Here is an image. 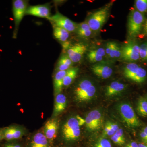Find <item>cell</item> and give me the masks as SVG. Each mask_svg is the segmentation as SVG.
Segmentation results:
<instances>
[{
	"label": "cell",
	"mask_w": 147,
	"mask_h": 147,
	"mask_svg": "<svg viewBox=\"0 0 147 147\" xmlns=\"http://www.w3.org/2000/svg\"><path fill=\"white\" fill-rule=\"evenodd\" d=\"M76 31L77 34L81 37L87 38L92 34V30L87 21L82 22L77 26Z\"/></svg>",
	"instance_id": "44dd1931"
},
{
	"label": "cell",
	"mask_w": 147,
	"mask_h": 147,
	"mask_svg": "<svg viewBox=\"0 0 147 147\" xmlns=\"http://www.w3.org/2000/svg\"><path fill=\"white\" fill-rule=\"evenodd\" d=\"M147 72L144 69L139 67L137 72L132 76L130 80L136 83H141L144 82L146 78Z\"/></svg>",
	"instance_id": "cb8c5ba5"
},
{
	"label": "cell",
	"mask_w": 147,
	"mask_h": 147,
	"mask_svg": "<svg viewBox=\"0 0 147 147\" xmlns=\"http://www.w3.org/2000/svg\"><path fill=\"white\" fill-rule=\"evenodd\" d=\"M140 137L143 143L147 144V135L143 130L140 132Z\"/></svg>",
	"instance_id": "8d00e7d4"
},
{
	"label": "cell",
	"mask_w": 147,
	"mask_h": 147,
	"mask_svg": "<svg viewBox=\"0 0 147 147\" xmlns=\"http://www.w3.org/2000/svg\"><path fill=\"white\" fill-rule=\"evenodd\" d=\"M137 110L139 115L143 117H147V100L141 97L138 100Z\"/></svg>",
	"instance_id": "d4e9b609"
},
{
	"label": "cell",
	"mask_w": 147,
	"mask_h": 147,
	"mask_svg": "<svg viewBox=\"0 0 147 147\" xmlns=\"http://www.w3.org/2000/svg\"><path fill=\"white\" fill-rule=\"evenodd\" d=\"M28 2L24 0H14L12 4V10L14 23H15V30L14 36H16L18 31L19 25L26 15V11L28 8Z\"/></svg>",
	"instance_id": "8992f818"
},
{
	"label": "cell",
	"mask_w": 147,
	"mask_h": 147,
	"mask_svg": "<svg viewBox=\"0 0 147 147\" xmlns=\"http://www.w3.org/2000/svg\"><path fill=\"white\" fill-rule=\"evenodd\" d=\"M55 104L53 114V118L57 116L65 110L67 106V98L62 94H59L55 96Z\"/></svg>",
	"instance_id": "5bb4252c"
},
{
	"label": "cell",
	"mask_w": 147,
	"mask_h": 147,
	"mask_svg": "<svg viewBox=\"0 0 147 147\" xmlns=\"http://www.w3.org/2000/svg\"><path fill=\"white\" fill-rule=\"evenodd\" d=\"M67 71H57L54 78V89L55 96L61 93L63 87V79Z\"/></svg>",
	"instance_id": "2e32d148"
},
{
	"label": "cell",
	"mask_w": 147,
	"mask_h": 147,
	"mask_svg": "<svg viewBox=\"0 0 147 147\" xmlns=\"http://www.w3.org/2000/svg\"><path fill=\"white\" fill-rule=\"evenodd\" d=\"M125 86L123 83L118 82L111 83L106 88V95L108 96L116 95L123 91Z\"/></svg>",
	"instance_id": "ac0fdd59"
},
{
	"label": "cell",
	"mask_w": 147,
	"mask_h": 147,
	"mask_svg": "<svg viewBox=\"0 0 147 147\" xmlns=\"http://www.w3.org/2000/svg\"><path fill=\"white\" fill-rule=\"evenodd\" d=\"M26 15L48 18L50 16V8L48 5H39L28 7Z\"/></svg>",
	"instance_id": "4fadbf2b"
},
{
	"label": "cell",
	"mask_w": 147,
	"mask_h": 147,
	"mask_svg": "<svg viewBox=\"0 0 147 147\" xmlns=\"http://www.w3.org/2000/svg\"><path fill=\"white\" fill-rule=\"evenodd\" d=\"M71 67L62 63H58L57 67V71H67L70 69Z\"/></svg>",
	"instance_id": "e575fe53"
},
{
	"label": "cell",
	"mask_w": 147,
	"mask_h": 147,
	"mask_svg": "<svg viewBox=\"0 0 147 147\" xmlns=\"http://www.w3.org/2000/svg\"><path fill=\"white\" fill-rule=\"evenodd\" d=\"M146 100H147V96L146 98Z\"/></svg>",
	"instance_id": "ee69618b"
},
{
	"label": "cell",
	"mask_w": 147,
	"mask_h": 147,
	"mask_svg": "<svg viewBox=\"0 0 147 147\" xmlns=\"http://www.w3.org/2000/svg\"><path fill=\"white\" fill-rule=\"evenodd\" d=\"M138 147H147V144L144 143L138 144Z\"/></svg>",
	"instance_id": "b9f144b4"
},
{
	"label": "cell",
	"mask_w": 147,
	"mask_h": 147,
	"mask_svg": "<svg viewBox=\"0 0 147 147\" xmlns=\"http://www.w3.org/2000/svg\"><path fill=\"white\" fill-rule=\"evenodd\" d=\"M59 128V121L56 118L47 121L43 127L42 131L43 134L53 146L57 136Z\"/></svg>",
	"instance_id": "30bf717a"
},
{
	"label": "cell",
	"mask_w": 147,
	"mask_h": 147,
	"mask_svg": "<svg viewBox=\"0 0 147 147\" xmlns=\"http://www.w3.org/2000/svg\"><path fill=\"white\" fill-rule=\"evenodd\" d=\"M134 7L135 9L140 13L147 12V0H136Z\"/></svg>",
	"instance_id": "4316f807"
},
{
	"label": "cell",
	"mask_w": 147,
	"mask_h": 147,
	"mask_svg": "<svg viewBox=\"0 0 147 147\" xmlns=\"http://www.w3.org/2000/svg\"><path fill=\"white\" fill-rule=\"evenodd\" d=\"M96 92V87L92 85L86 92L84 93V94L79 98L78 99V101L83 102V101H86L90 100L94 96Z\"/></svg>",
	"instance_id": "484cf974"
},
{
	"label": "cell",
	"mask_w": 147,
	"mask_h": 147,
	"mask_svg": "<svg viewBox=\"0 0 147 147\" xmlns=\"http://www.w3.org/2000/svg\"><path fill=\"white\" fill-rule=\"evenodd\" d=\"M85 124V120L79 116L68 119L62 127V137L67 143L74 142L81 135L80 127Z\"/></svg>",
	"instance_id": "6da1fadb"
},
{
	"label": "cell",
	"mask_w": 147,
	"mask_h": 147,
	"mask_svg": "<svg viewBox=\"0 0 147 147\" xmlns=\"http://www.w3.org/2000/svg\"><path fill=\"white\" fill-rule=\"evenodd\" d=\"M3 140V128H0V142Z\"/></svg>",
	"instance_id": "60d3db41"
},
{
	"label": "cell",
	"mask_w": 147,
	"mask_h": 147,
	"mask_svg": "<svg viewBox=\"0 0 147 147\" xmlns=\"http://www.w3.org/2000/svg\"><path fill=\"white\" fill-rule=\"evenodd\" d=\"M139 56L144 60H147V42H144L139 46Z\"/></svg>",
	"instance_id": "83f0119b"
},
{
	"label": "cell",
	"mask_w": 147,
	"mask_h": 147,
	"mask_svg": "<svg viewBox=\"0 0 147 147\" xmlns=\"http://www.w3.org/2000/svg\"><path fill=\"white\" fill-rule=\"evenodd\" d=\"M111 139L115 144L119 146H122L125 143V139H122L115 134L111 137Z\"/></svg>",
	"instance_id": "d6a6232c"
},
{
	"label": "cell",
	"mask_w": 147,
	"mask_h": 147,
	"mask_svg": "<svg viewBox=\"0 0 147 147\" xmlns=\"http://www.w3.org/2000/svg\"><path fill=\"white\" fill-rule=\"evenodd\" d=\"M111 5H108L92 13L87 22L92 31L100 30L106 22L109 15Z\"/></svg>",
	"instance_id": "3957f363"
},
{
	"label": "cell",
	"mask_w": 147,
	"mask_h": 147,
	"mask_svg": "<svg viewBox=\"0 0 147 147\" xmlns=\"http://www.w3.org/2000/svg\"><path fill=\"white\" fill-rule=\"evenodd\" d=\"M85 120L86 127L89 131H98L103 124V117L98 110H94L90 112Z\"/></svg>",
	"instance_id": "ba28073f"
},
{
	"label": "cell",
	"mask_w": 147,
	"mask_h": 147,
	"mask_svg": "<svg viewBox=\"0 0 147 147\" xmlns=\"http://www.w3.org/2000/svg\"><path fill=\"white\" fill-rule=\"evenodd\" d=\"M113 59H117L121 57V51L119 45L116 42H114L113 45Z\"/></svg>",
	"instance_id": "f546056e"
},
{
	"label": "cell",
	"mask_w": 147,
	"mask_h": 147,
	"mask_svg": "<svg viewBox=\"0 0 147 147\" xmlns=\"http://www.w3.org/2000/svg\"><path fill=\"white\" fill-rule=\"evenodd\" d=\"M78 69L76 68L69 69L63 79V86L67 87L70 86L76 78Z\"/></svg>",
	"instance_id": "7402d4cb"
},
{
	"label": "cell",
	"mask_w": 147,
	"mask_h": 147,
	"mask_svg": "<svg viewBox=\"0 0 147 147\" xmlns=\"http://www.w3.org/2000/svg\"><path fill=\"white\" fill-rule=\"evenodd\" d=\"M145 20V16L143 13L135 9L130 11L127 24L128 34L130 36L134 37L140 34L144 27Z\"/></svg>",
	"instance_id": "7a4b0ae2"
},
{
	"label": "cell",
	"mask_w": 147,
	"mask_h": 147,
	"mask_svg": "<svg viewBox=\"0 0 147 147\" xmlns=\"http://www.w3.org/2000/svg\"><path fill=\"white\" fill-rule=\"evenodd\" d=\"M92 83L89 80L85 79L81 81L74 90L75 97L77 100L88 90L92 85Z\"/></svg>",
	"instance_id": "d6986e66"
},
{
	"label": "cell",
	"mask_w": 147,
	"mask_h": 147,
	"mask_svg": "<svg viewBox=\"0 0 147 147\" xmlns=\"http://www.w3.org/2000/svg\"><path fill=\"white\" fill-rule=\"evenodd\" d=\"M114 43V42H108L106 44V47L105 48L106 55H108L111 59H113V51Z\"/></svg>",
	"instance_id": "1f68e13d"
},
{
	"label": "cell",
	"mask_w": 147,
	"mask_h": 147,
	"mask_svg": "<svg viewBox=\"0 0 147 147\" xmlns=\"http://www.w3.org/2000/svg\"><path fill=\"white\" fill-rule=\"evenodd\" d=\"M3 140L6 142H15L21 139L26 134V129L19 125H12L3 128Z\"/></svg>",
	"instance_id": "9c48e42d"
},
{
	"label": "cell",
	"mask_w": 147,
	"mask_h": 147,
	"mask_svg": "<svg viewBox=\"0 0 147 147\" xmlns=\"http://www.w3.org/2000/svg\"><path fill=\"white\" fill-rule=\"evenodd\" d=\"M125 147H129L127 146H125Z\"/></svg>",
	"instance_id": "f6af8a7d"
},
{
	"label": "cell",
	"mask_w": 147,
	"mask_h": 147,
	"mask_svg": "<svg viewBox=\"0 0 147 147\" xmlns=\"http://www.w3.org/2000/svg\"><path fill=\"white\" fill-rule=\"evenodd\" d=\"M140 67L135 63H130L127 65L123 70V74L126 78L130 79L137 72Z\"/></svg>",
	"instance_id": "603a6c76"
},
{
	"label": "cell",
	"mask_w": 147,
	"mask_h": 147,
	"mask_svg": "<svg viewBox=\"0 0 147 147\" xmlns=\"http://www.w3.org/2000/svg\"><path fill=\"white\" fill-rule=\"evenodd\" d=\"M144 33L145 35L147 36V19L145 21L144 25Z\"/></svg>",
	"instance_id": "ab89813d"
},
{
	"label": "cell",
	"mask_w": 147,
	"mask_h": 147,
	"mask_svg": "<svg viewBox=\"0 0 147 147\" xmlns=\"http://www.w3.org/2000/svg\"><path fill=\"white\" fill-rule=\"evenodd\" d=\"M106 124L109 126L110 129H112V130L115 132L119 129L118 125H117V124L113 123L109 121L107 122Z\"/></svg>",
	"instance_id": "d590c367"
},
{
	"label": "cell",
	"mask_w": 147,
	"mask_h": 147,
	"mask_svg": "<svg viewBox=\"0 0 147 147\" xmlns=\"http://www.w3.org/2000/svg\"><path fill=\"white\" fill-rule=\"evenodd\" d=\"M92 71L96 76L103 79L109 78L113 73V69L103 64H96L92 66Z\"/></svg>",
	"instance_id": "9a60e30c"
},
{
	"label": "cell",
	"mask_w": 147,
	"mask_h": 147,
	"mask_svg": "<svg viewBox=\"0 0 147 147\" xmlns=\"http://www.w3.org/2000/svg\"><path fill=\"white\" fill-rule=\"evenodd\" d=\"M42 131H39L29 137L24 147H53Z\"/></svg>",
	"instance_id": "8fae6325"
},
{
	"label": "cell",
	"mask_w": 147,
	"mask_h": 147,
	"mask_svg": "<svg viewBox=\"0 0 147 147\" xmlns=\"http://www.w3.org/2000/svg\"><path fill=\"white\" fill-rule=\"evenodd\" d=\"M53 34L56 39L63 42L67 41L69 36V32L63 28L57 26L54 27Z\"/></svg>",
	"instance_id": "ffe728a7"
},
{
	"label": "cell",
	"mask_w": 147,
	"mask_h": 147,
	"mask_svg": "<svg viewBox=\"0 0 147 147\" xmlns=\"http://www.w3.org/2000/svg\"><path fill=\"white\" fill-rule=\"evenodd\" d=\"M2 147H24L21 144L18 142H6L3 145Z\"/></svg>",
	"instance_id": "836d02e7"
},
{
	"label": "cell",
	"mask_w": 147,
	"mask_h": 147,
	"mask_svg": "<svg viewBox=\"0 0 147 147\" xmlns=\"http://www.w3.org/2000/svg\"><path fill=\"white\" fill-rule=\"evenodd\" d=\"M121 57L125 61L132 62L139 59V46L134 40H130L123 45Z\"/></svg>",
	"instance_id": "5b68a950"
},
{
	"label": "cell",
	"mask_w": 147,
	"mask_h": 147,
	"mask_svg": "<svg viewBox=\"0 0 147 147\" xmlns=\"http://www.w3.org/2000/svg\"><path fill=\"white\" fill-rule=\"evenodd\" d=\"M119 111L124 121L129 127L136 128L141 125V122L131 105L126 103L121 104Z\"/></svg>",
	"instance_id": "277c9868"
},
{
	"label": "cell",
	"mask_w": 147,
	"mask_h": 147,
	"mask_svg": "<svg viewBox=\"0 0 147 147\" xmlns=\"http://www.w3.org/2000/svg\"><path fill=\"white\" fill-rule=\"evenodd\" d=\"M73 63L69 58L67 55H63L60 58L58 63H62L71 67L73 64Z\"/></svg>",
	"instance_id": "4dcf8cb0"
},
{
	"label": "cell",
	"mask_w": 147,
	"mask_h": 147,
	"mask_svg": "<svg viewBox=\"0 0 147 147\" xmlns=\"http://www.w3.org/2000/svg\"><path fill=\"white\" fill-rule=\"evenodd\" d=\"M52 22L54 26L60 27L65 29L70 32L76 31L78 25L66 16L59 12H57L48 18Z\"/></svg>",
	"instance_id": "52a82bcc"
},
{
	"label": "cell",
	"mask_w": 147,
	"mask_h": 147,
	"mask_svg": "<svg viewBox=\"0 0 147 147\" xmlns=\"http://www.w3.org/2000/svg\"><path fill=\"white\" fill-rule=\"evenodd\" d=\"M87 50V45L84 43L79 42L71 45L67 50V56L73 63L81 61Z\"/></svg>",
	"instance_id": "7c38bea8"
},
{
	"label": "cell",
	"mask_w": 147,
	"mask_h": 147,
	"mask_svg": "<svg viewBox=\"0 0 147 147\" xmlns=\"http://www.w3.org/2000/svg\"><path fill=\"white\" fill-rule=\"evenodd\" d=\"M126 146L129 147H138V144L135 142H131L127 144Z\"/></svg>",
	"instance_id": "f35d334b"
},
{
	"label": "cell",
	"mask_w": 147,
	"mask_h": 147,
	"mask_svg": "<svg viewBox=\"0 0 147 147\" xmlns=\"http://www.w3.org/2000/svg\"><path fill=\"white\" fill-rule=\"evenodd\" d=\"M115 134L118 137L122 138V139H125L124 136L123 130L122 129H119L117 131H116Z\"/></svg>",
	"instance_id": "74e56055"
},
{
	"label": "cell",
	"mask_w": 147,
	"mask_h": 147,
	"mask_svg": "<svg viewBox=\"0 0 147 147\" xmlns=\"http://www.w3.org/2000/svg\"><path fill=\"white\" fill-rule=\"evenodd\" d=\"M94 147H112V145L108 139L101 138L96 143Z\"/></svg>",
	"instance_id": "f1b7e54d"
},
{
	"label": "cell",
	"mask_w": 147,
	"mask_h": 147,
	"mask_svg": "<svg viewBox=\"0 0 147 147\" xmlns=\"http://www.w3.org/2000/svg\"><path fill=\"white\" fill-rule=\"evenodd\" d=\"M105 55V49L99 47L90 51L88 54V58L90 62L94 63L101 61Z\"/></svg>",
	"instance_id": "e0dca14e"
},
{
	"label": "cell",
	"mask_w": 147,
	"mask_h": 147,
	"mask_svg": "<svg viewBox=\"0 0 147 147\" xmlns=\"http://www.w3.org/2000/svg\"><path fill=\"white\" fill-rule=\"evenodd\" d=\"M143 131H144L147 135V126H146V127L143 129Z\"/></svg>",
	"instance_id": "7bdbcfd3"
}]
</instances>
